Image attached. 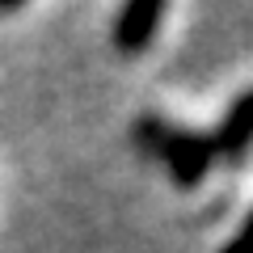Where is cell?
Wrapping results in <instances>:
<instances>
[{
	"label": "cell",
	"mask_w": 253,
	"mask_h": 253,
	"mask_svg": "<svg viewBox=\"0 0 253 253\" xmlns=\"http://www.w3.org/2000/svg\"><path fill=\"white\" fill-rule=\"evenodd\" d=\"M131 139H135L148 156H156V161L169 165V177L177 181V186H186V190L199 186V181L207 177L211 161H215L211 135L190 131V126H173V123H165L161 114H139L135 123H131Z\"/></svg>",
	"instance_id": "6da1fadb"
},
{
	"label": "cell",
	"mask_w": 253,
	"mask_h": 253,
	"mask_svg": "<svg viewBox=\"0 0 253 253\" xmlns=\"http://www.w3.org/2000/svg\"><path fill=\"white\" fill-rule=\"evenodd\" d=\"M249 144H253V89H245L241 97H232L219 126L211 131V152L228 156V161H241L249 152Z\"/></svg>",
	"instance_id": "7a4b0ae2"
},
{
	"label": "cell",
	"mask_w": 253,
	"mask_h": 253,
	"mask_svg": "<svg viewBox=\"0 0 253 253\" xmlns=\"http://www.w3.org/2000/svg\"><path fill=\"white\" fill-rule=\"evenodd\" d=\"M161 17H165V4H161V0H126L123 13H118V21H114V46L123 55L144 51V46L152 42Z\"/></svg>",
	"instance_id": "3957f363"
},
{
	"label": "cell",
	"mask_w": 253,
	"mask_h": 253,
	"mask_svg": "<svg viewBox=\"0 0 253 253\" xmlns=\"http://www.w3.org/2000/svg\"><path fill=\"white\" fill-rule=\"evenodd\" d=\"M219 253H253V211L245 215V224H241V232L232 236V241L224 245Z\"/></svg>",
	"instance_id": "277c9868"
}]
</instances>
